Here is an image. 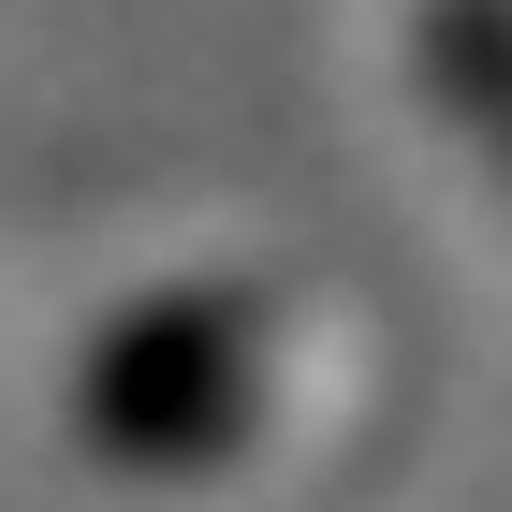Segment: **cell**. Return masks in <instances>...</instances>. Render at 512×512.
<instances>
[{
  "label": "cell",
  "instance_id": "obj_1",
  "mask_svg": "<svg viewBox=\"0 0 512 512\" xmlns=\"http://www.w3.org/2000/svg\"><path fill=\"white\" fill-rule=\"evenodd\" d=\"M249 410H264L249 293H147L132 322H103V352L74 381L88 454H118V469H205V454L249 439Z\"/></svg>",
  "mask_w": 512,
  "mask_h": 512
},
{
  "label": "cell",
  "instance_id": "obj_2",
  "mask_svg": "<svg viewBox=\"0 0 512 512\" xmlns=\"http://www.w3.org/2000/svg\"><path fill=\"white\" fill-rule=\"evenodd\" d=\"M425 88L469 118V147L512 176V0H425Z\"/></svg>",
  "mask_w": 512,
  "mask_h": 512
}]
</instances>
